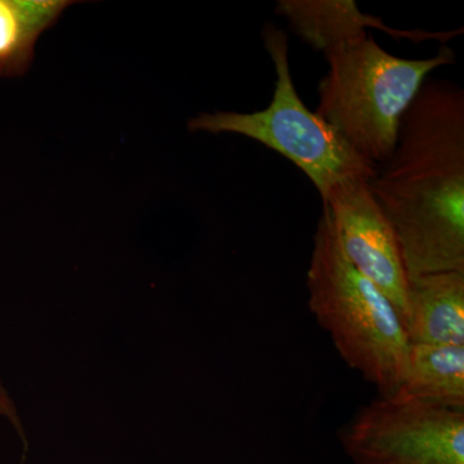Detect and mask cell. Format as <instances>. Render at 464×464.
<instances>
[{
  "mask_svg": "<svg viewBox=\"0 0 464 464\" xmlns=\"http://www.w3.org/2000/svg\"><path fill=\"white\" fill-rule=\"evenodd\" d=\"M276 12L286 18L293 32L315 51L324 52L338 43L353 41L366 35V29H378L393 39L414 43L429 41L447 44L462 35L463 27L450 32L396 30L381 17L365 14L353 0H280Z\"/></svg>",
  "mask_w": 464,
  "mask_h": 464,
  "instance_id": "52a82bcc",
  "label": "cell"
},
{
  "mask_svg": "<svg viewBox=\"0 0 464 464\" xmlns=\"http://www.w3.org/2000/svg\"><path fill=\"white\" fill-rule=\"evenodd\" d=\"M369 188L398 237L408 279L464 273V91L429 78Z\"/></svg>",
  "mask_w": 464,
  "mask_h": 464,
  "instance_id": "6da1fadb",
  "label": "cell"
},
{
  "mask_svg": "<svg viewBox=\"0 0 464 464\" xmlns=\"http://www.w3.org/2000/svg\"><path fill=\"white\" fill-rule=\"evenodd\" d=\"M323 53L329 70L315 112L375 167L392 154L402 116L432 72L456 63L447 44L435 56L411 60L383 50L372 34Z\"/></svg>",
  "mask_w": 464,
  "mask_h": 464,
  "instance_id": "7a4b0ae2",
  "label": "cell"
},
{
  "mask_svg": "<svg viewBox=\"0 0 464 464\" xmlns=\"http://www.w3.org/2000/svg\"><path fill=\"white\" fill-rule=\"evenodd\" d=\"M392 396L464 411V346L411 343L404 377Z\"/></svg>",
  "mask_w": 464,
  "mask_h": 464,
  "instance_id": "9c48e42d",
  "label": "cell"
},
{
  "mask_svg": "<svg viewBox=\"0 0 464 464\" xmlns=\"http://www.w3.org/2000/svg\"><path fill=\"white\" fill-rule=\"evenodd\" d=\"M364 177H350L333 185L323 198L342 252L398 310L408 315L409 279L398 237Z\"/></svg>",
  "mask_w": 464,
  "mask_h": 464,
  "instance_id": "8992f818",
  "label": "cell"
},
{
  "mask_svg": "<svg viewBox=\"0 0 464 464\" xmlns=\"http://www.w3.org/2000/svg\"><path fill=\"white\" fill-rule=\"evenodd\" d=\"M44 32L26 0H0V78H20L29 72Z\"/></svg>",
  "mask_w": 464,
  "mask_h": 464,
  "instance_id": "30bf717a",
  "label": "cell"
},
{
  "mask_svg": "<svg viewBox=\"0 0 464 464\" xmlns=\"http://www.w3.org/2000/svg\"><path fill=\"white\" fill-rule=\"evenodd\" d=\"M353 464H464V411L380 398L340 430Z\"/></svg>",
  "mask_w": 464,
  "mask_h": 464,
  "instance_id": "5b68a950",
  "label": "cell"
},
{
  "mask_svg": "<svg viewBox=\"0 0 464 464\" xmlns=\"http://www.w3.org/2000/svg\"><path fill=\"white\" fill-rule=\"evenodd\" d=\"M0 417L5 418L20 436H25L24 431L23 420H21L20 414H18L17 406L14 404V399L9 395L7 387L5 382L0 377Z\"/></svg>",
  "mask_w": 464,
  "mask_h": 464,
  "instance_id": "8fae6325",
  "label": "cell"
},
{
  "mask_svg": "<svg viewBox=\"0 0 464 464\" xmlns=\"http://www.w3.org/2000/svg\"><path fill=\"white\" fill-rule=\"evenodd\" d=\"M264 43L276 74L270 105L259 111L203 112L188 121L191 132L235 133L279 152L302 170L320 198L350 177L373 179L377 167L357 154L331 124L304 105L290 74L288 38L275 25L265 26Z\"/></svg>",
  "mask_w": 464,
  "mask_h": 464,
  "instance_id": "277c9868",
  "label": "cell"
},
{
  "mask_svg": "<svg viewBox=\"0 0 464 464\" xmlns=\"http://www.w3.org/2000/svg\"><path fill=\"white\" fill-rule=\"evenodd\" d=\"M306 283L308 308L344 362L377 387L380 398L392 396L411 346L404 323L392 302L343 255L325 210L314 235Z\"/></svg>",
  "mask_w": 464,
  "mask_h": 464,
  "instance_id": "3957f363",
  "label": "cell"
},
{
  "mask_svg": "<svg viewBox=\"0 0 464 464\" xmlns=\"http://www.w3.org/2000/svg\"><path fill=\"white\" fill-rule=\"evenodd\" d=\"M405 331L411 343L464 346V273L409 279Z\"/></svg>",
  "mask_w": 464,
  "mask_h": 464,
  "instance_id": "ba28073f",
  "label": "cell"
}]
</instances>
